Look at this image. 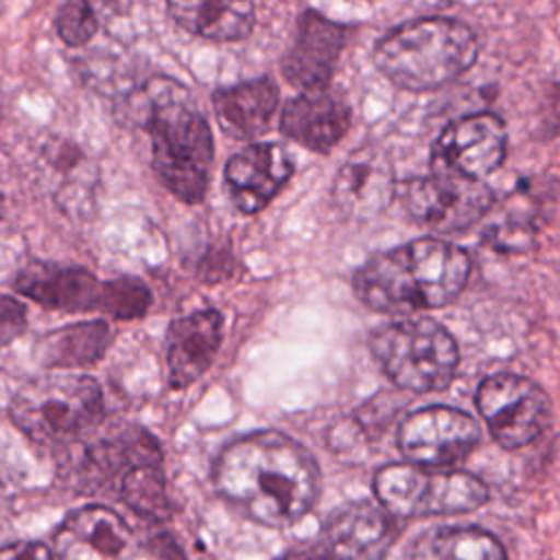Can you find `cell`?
<instances>
[{"mask_svg": "<svg viewBox=\"0 0 560 560\" xmlns=\"http://www.w3.org/2000/svg\"><path fill=\"white\" fill-rule=\"evenodd\" d=\"M223 499L267 527L300 521L317 501L319 470L293 438L258 431L230 442L214 464Z\"/></svg>", "mask_w": 560, "mask_h": 560, "instance_id": "obj_1", "label": "cell"}, {"mask_svg": "<svg viewBox=\"0 0 560 560\" xmlns=\"http://www.w3.org/2000/svg\"><path fill=\"white\" fill-rule=\"evenodd\" d=\"M468 254L442 238H418L372 256L354 276V291L378 313H416L451 304L466 287Z\"/></svg>", "mask_w": 560, "mask_h": 560, "instance_id": "obj_2", "label": "cell"}, {"mask_svg": "<svg viewBox=\"0 0 560 560\" xmlns=\"http://www.w3.org/2000/svg\"><path fill=\"white\" fill-rule=\"evenodd\" d=\"M136 114L151 140V166L164 188L184 203L206 197L214 158L212 131L188 90L166 77L142 85Z\"/></svg>", "mask_w": 560, "mask_h": 560, "instance_id": "obj_3", "label": "cell"}, {"mask_svg": "<svg viewBox=\"0 0 560 560\" xmlns=\"http://www.w3.org/2000/svg\"><path fill=\"white\" fill-rule=\"evenodd\" d=\"M477 55V37L466 24L422 18L389 31L374 48V63L394 85L424 92L464 74Z\"/></svg>", "mask_w": 560, "mask_h": 560, "instance_id": "obj_4", "label": "cell"}, {"mask_svg": "<svg viewBox=\"0 0 560 560\" xmlns=\"http://www.w3.org/2000/svg\"><path fill=\"white\" fill-rule=\"evenodd\" d=\"M9 416L28 440L63 446L96 431L103 418V389L85 374L37 376L13 394Z\"/></svg>", "mask_w": 560, "mask_h": 560, "instance_id": "obj_5", "label": "cell"}, {"mask_svg": "<svg viewBox=\"0 0 560 560\" xmlns=\"http://www.w3.org/2000/svg\"><path fill=\"white\" fill-rule=\"evenodd\" d=\"M13 287L44 308L68 313L98 311L116 319H138L151 306V291L136 276L101 280L85 267L44 260L24 265L15 273Z\"/></svg>", "mask_w": 560, "mask_h": 560, "instance_id": "obj_6", "label": "cell"}, {"mask_svg": "<svg viewBox=\"0 0 560 560\" xmlns=\"http://www.w3.org/2000/svg\"><path fill=\"white\" fill-rule=\"evenodd\" d=\"M370 348L394 385L418 394L444 389L459 363V350L451 332L424 317L376 328Z\"/></svg>", "mask_w": 560, "mask_h": 560, "instance_id": "obj_7", "label": "cell"}, {"mask_svg": "<svg viewBox=\"0 0 560 560\" xmlns=\"http://www.w3.org/2000/svg\"><path fill=\"white\" fill-rule=\"evenodd\" d=\"M374 494L394 518L462 514L488 501L486 483L462 470L389 464L374 477Z\"/></svg>", "mask_w": 560, "mask_h": 560, "instance_id": "obj_8", "label": "cell"}, {"mask_svg": "<svg viewBox=\"0 0 560 560\" xmlns=\"http://www.w3.org/2000/svg\"><path fill=\"white\" fill-rule=\"evenodd\" d=\"M477 409L492 438L503 448H521L549 424L551 400L527 376L499 372L483 378L475 396Z\"/></svg>", "mask_w": 560, "mask_h": 560, "instance_id": "obj_9", "label": "cell"}, {"mask_svg": "<svg viewBox=\"0 0 560 560\" xmlns=\"http://www.w3.org/2000/svg\"><path fill=\"white\" fill-rule=\"evenodd\" d=\"M405 208L418 223L435 232H459L492 208V192L479 179L433 171L409 182Z\"/></svg>", "mask_w": 560, "mask_h": 560, "instance_id": "obj_10", "label": "cell"}, {"mask_svg": "<svg viewBox=\"0 0 560 560\" xmlns=\"http://www.w3.org/2000/svg\"><path fill=\"white\" fill-rule=\"evenodd\" d=\"M472 416L453 407H422L398 427V446L409 464L442 468L464 459L479 444Z\"/></svg>", "mask_w": 560, "mask_h": 560, "instance_id": "obj_11", "label": "cell"}, {"mask_svg": "<svg viewBox=\"0 0 560 560\" xmlns=\"http://www.w3.org/2000/svg\"><path fill=\"white\" fill-rule=\"evenodd\" d=\"M147 464H162L158 440L138 424H118L81 446L74 477L81 492H109L118 490L131 470Z\"/></svg>", "mask_w": 560, "mask_h": 560, "instance_id": "obj_12", "label": "cell"}, {"mask_svg": "<svg viewBox=\"0 0 560 560\" xmlns=\"http://www.w3.org/2000/svg\"><path fill=\"white\" fill-rule=\"evenodd\" d=\"M505 144V125L499 116H464L451 122L438 138L433 171H446L481 182L503 164Z\"/></svg>", "mask_w": 560, "mask_h": 560, "instance_id": "obj_13", "label": "cell"}, {"mask_svg": "<svg viewBox=\"0 0 560 560\" xmlns=\"http://www.w3.org/2000/svg\"><path fill=\"white\" fill-rule=\"evenodd\" d=\"M131 545V529L105 505L74 510L52 536V553L59 560H125Z\"/></svg>", "mask_w": 560, "mask_h": 560, "instance_id": "obj_14", "label": "cell"}, {"mask_svg": "<svg viewBox=\"0 0 560 560\" xmlns=\"http://www.w3.org/2000/svg\"><path fill=\"white\" fill-rule=\"evenodd\" d=\"M396 536V518L381 503L359 501L328 516L322 547L335 560H383Z\"/></svg>", "mask_w": 560, "mask_h": 560, "instance_id": "obj_15", "label": "cell"}, {"mask_svg": "<svg viewBox=\"0 0 560 560\" xmlns=\"http://www.w3.org/2000/svg\"><path fill=\"white\" fill-rule=\"evenodd\" d=\"M291 158L280 144L258 142L234 153L223 171L232 203L245 212H260L289 182Z\"/></svg>", "mask_w": 560, "mask_h": 560, "instance_id": "obj_16", "label": "cell"}, {"mask_svg": "<svg viewBox=\"0 0 560 560\" xmlns=\"http://www.w3.org/2000/svg\"><path fill=\"white\" fill-rule=\"evenodd\" d=\"M343 42L346 28L341 24L330 22L315 11L302 13L295 39L282 61L287 81L304 92L326 88L335 72Z\"/></svg>", "mask_w": 560, "mask_h": 560, "instance_id": "obj_17", "label": "cell"}, {"mask_svg": "<svg viewBox=\"0 0 560 560\" xmlns=\"http://www.w3.org/2000/svg\"><path fill=\"white\" fill-rule=\"evenodd\" d=\"M223 339V315L201 308L177 317L166 328V372L173 389L192 385L214 361Z\"/></svg>", "mask_w": 560, "mask_h": 560, "instance_id": "obj_18", "label": "cell"}, {"mask_svg": "<svg viewBox=\"0 0 560 560\" xmlns=\"http://www.w3.org/2000/svg\"><path fill=\"white\" fill-rule=\"evenodd\" d=\"M396 188V175L389 158L378 147L354 151L337 173L332 195L337 206L354 219L381 214Z\"/></svg>", "mask_w": 560, "mask_h": 560, "instance_id": "obj_19", "label": "cell"}, {"mask_svg": "<svg viewBox=\"0 0 560 560\" xmlns=\"http://www.w3.org/2000/svg\"><path fill=\"white\" fill-rule=\"evenodd\" d=\"M352 112L343 94L319 88L289 101L280 116L284 136L313 151H330L348 131Z\"/></svg>", "mask_w": 560, "mask_h": 560, "instance_id": "obj_20", "label": "cell"}, {"mask_svg": "<svg viewBox=\"0 0 560 560\" xmlns=\"http://www.w3.org/2000/svg\"><path fill=\"white\" fill-rule=\"evenodd\" d=\"M166 11L184 31L217 44L241 42L254 28L252 0H166Z\"/></svg>", "mask_w": 560, "mask_h": 560, "instance_id": "obj_21", "label": "cell"}, {"mask_svg": "<svg viewBox=\"0 0 560 560\" xmlns=\"http://www.w3.org/2000/svg\"><path fill=\"white\" fill-rule=\"evenodd\" d=\"M278 105V88L271 79L243 81L212 94V107L221 129L234 138L265 133Z\"/></svg>", "mask_w": 560, "mask_h": 560, "instance_id": "obj_22", "label": "cell"}, {"mask_svg": "<svg viewBox=\"0 0 560 560\" xmlns=\"http://www.w3.org/2000/svg\"><path fill=\"white\" fill-rule=\"evenodd\" d=\"M112 343L105 319H90L46 332L35 348V357L46 368H88L103 359Z\"/></svg>", "mask_w": 560, "mask_h": 560, "instance_id": "obj_23", "label": "cell"}, {"mask_svg": "<svg viewBox=\"0 0 560 560\" xmlns=\"http://www.w3.org/2000/svg\"><path fill=\"white\" fill-rule=\"evenodd\" d=\"M405 560H508L503 545L479 527H440L422 534Z\"/></svg>", "mask_w": 560, "mask_h": 560, "instance_id": "obj_24", "label": "cell"}, {"mask_svg": "<svg viewBox=\"0 0 560 560\" xmlns=\"http://www.w3.org/2000/svg\"><path fill=\"white\" fill-rule=\"evenodd\" d=\"M116 497L138 516L149 521H160L168 514L166 481L162 464H147L131 470L118 486Z\"/></svg>", "mask_w": 560, "mask_h": 560, "instance_id": "obj_25", "label": "cell"}, {"mask_svg": "<svg viewBox=\"0 0 560 560\" xmlns=\"http://www.w3.org/2000/svg\"><path fill=\"white\" fill-rule=\"evenodd\" d=\"M55 31L66 46H83L98 31V18L90 0H63L55 13Z\"/></svg>", "mask_w": 560, "mask_h": 560, "instance_id": "obj_26", "label": "cell"}, {"mask_svg": "<svg viewBox=\"0 0 560 560\" xmlns=\"http://www.w3.org/2000/svg\"><path fill=\"white\" fill-rule=\"evenodd\" d=\"M26 306L18 298L0 293V348L18 339L26 330Z\"/></svg>", "mask_w": 560, "mask_h": 560, "instance_id": "obj_27", "label": "cell"}, {"mask_svg": "<svg viewBox=\"0 0 560 560\" xmlns=\"http://www.w3.org/2000/svg\"><path fill=\"white\" fill-rule=\"evenodd\" d=\"M0 560H52V549L37 540H20L0 547Z\"/></svg>", "mask_w": 560, "mask_h": 560, "instance_id": "obj_28", "label": "cell"}, {"mask_svg": "<svg viewBox=\"0 0 560 560\" xmlns=\"http://www.w3.org/2000/svg\"><path fill=\"white\" fill-rule=\"evenodd\" d=\"M153 560H190L171 536H158L151 542Z\"/></svg>", "mask_w": 560, "mask_h": 560, "instance_id": "obj_29", "label": "cell"}, {"mask_svg": "<svg viewBox=\"0 0 560 560\" xmlns=\"http://www.w3.org/2000/svg\"><path fill=\"white\" fill-rule=\"evenodd\" d=\"M284 560H335L322 545L308 549V551H300V553H291Z\"/></svg>", "mask_w": 560, "mask_h": 560, "instance_id": "obj_30", "label": "cell"}]
</instances>
